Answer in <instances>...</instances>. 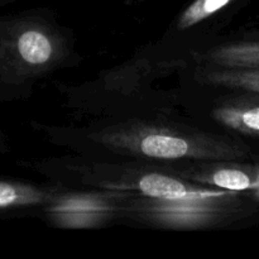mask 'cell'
Returning <instances> with one entry per match:
<instances>
[{"label":"cell","instance_id":"obj_9","mask_svg":"<svg viewBox=\"0 0 259 259\" xmlns=\"http://www.w3.org/2000/svg\"><path fill=\"white\" fill-rule=\"evenodd\" d=\"M202 80L223 88L259 94V67L217 68L205 73Z\"/></svg>","mask_w":259,"mask_h":259},{"label":"cell","instance_id":"obj_5","mask_svg":"<svg viewBox=\"0 0 259 259\" xmlns=\"http://www.w3.org/2000/svg\"><path fill=\"white\" fill-rule=\"evenodd\" d=\"M179 176L192 182L237 192H254L259 196V166L222 161L191 166L179 172Z\"/></svg>","mask_w":259,"mask_h":259},{"label":"cell","instance_id":"obj_4","mask_svg":"<svg viewBox=\"0 0 259 259\" xmlns=\"http://www.w3.org/2000/svg\"><path fill=\"white\" fill-rule=\"evenodd\" d=\"M126 197L123 192L58 195L48 204L47 212L61 228H95L111 219L119 209H124Z\"/></svg>","mask_w":259,"mask_h":259},{"label":"cell","instance_id":"obj_8","mask_svg":"<svg viewBox=\"0 0 259 259\" xmlns=\"http://www.w3.org/2000/svg\"><path fill=\"white\" fill-rule=\"evenodd\" d=\"M206 60L217 67H259V40L217 47L209 52Z\"/></svg>","mask_w":259,"mask_h":259},{"label":"cell","instance_id":"obj_6","mask_svg":"<svg viewBox=\"0 0 259 259\" xmlns=\"http://www.w3.org/2000/svg\"><path fill=\"white\" fill-rule=\"evenodd\" d=\"M243 99L229 101L218 106L212 115L217 121L228 129L259 137V94L249 93Z\"/></svg>","mask_w":259,"mask_h":259},{"label":"cell","instance_id":"obj_7","mask_svg":"<svg viewBox=\"0 0 259 259\" xmlns=\"http://www.w3.org/2000/svg\"><path fill=\"white\" fill-rule=\"evenodd\" d=\"M56 197L51 190L20 182L0 181V210L50 204Z\"/></svg>","mask_w":259,"mask_h":259},{"label":"cell","instance_id":"obj_1","mask_svg":"<svg viewBox=\"0 0 259 259\" xmlns=\"http://www.w3.org/2000/svg\"><path fill=\"white\" fill-rule=\"evenodd\" d=\"M93 137L108 151L158 161H238L249 154L248 147L225 137L156 124H120Z\"/></svg>","mask_w":259,"mask_h":259},{"label":"cell","instance_id":"obj_2","mask_svg":"<svg viewBox=\"0 0 259 259\" xmlns=\"http://www.w3.org/2000/svg\"><path fill=\"white\" fill-rule=\"evenodd\" d=\"M242 192L200 184L186 196L172 200L129 194L124 211L132 218L164 229L194 230L234 219L244 207Z\"/></svg>","mask_w":259,"mask_h":259},{"label":"cell","instance_id":"obj_3","mask_svg":"<svg viewBox=\"0 0 259 259\" xmlns=\"http://www.w3.org/2000/svg\"><path fill=\"white\" fill-rule=\"evenodd\" d=\"M56 40L38 27L0 24V68H38L57 58Z\"/></svg>","mask_w":259,"mask_h":259},{"label":"cell","instance_id":"obj_10","mask_svg":"<svg viewBox=\"0 0 259 259\" xmlns=\"http://www.w3.org/2000/svg\"><path fill=\"white\" fill-rule=\"evenodd\" d=\"M234 0H194L179 17L177 28L189 29L225 9Z\"/></svg>","mask_w":259,"mask_h":259}]
</instances>
